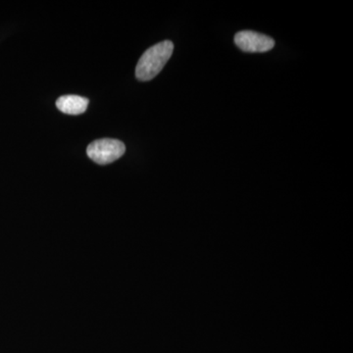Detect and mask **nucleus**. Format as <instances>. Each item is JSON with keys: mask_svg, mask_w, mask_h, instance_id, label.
<instances>
[{"mask_svg": "<svg viewBox=\"0 0 353 353\" xmlns=\"http://www.w3.org/2000/svg\"><path fill=\"white\" fill-rule=\"evenodd\" d=\"M173 51L174 44L170 41H161L148 48L137 64V79L148 82L155 78L169 61Z\"/></svg>", "mask_w": 353, "mask_h": 353, "instance_id": "obj_1", "label": "nucleus"}, {"mask_svg": "<svg viewBox=\"0 0 353 353\" xmlns=\"http://www.w3.org/2000/svg\"><path fill=\"white\" fill-rule=\"evenodd\" d=\"M126 152V146L118 139H101L92 141L87 148L88 157L99 165H108L119 159Z\"/></svg>", "mask_w": 353, "mask_h": 353, "instance_id": "obj_2", "label": "nucleus"}, {"mask_svg": "<svg viewBox=\"0 0 353 353\" xmlns=\"http://www.w3.org/2000/svg\"><path fill=\"white\" fill-rule=\"evenodd\" d=\"M234 43L245 52H267L273 50L275 41L266 34L253 31L239 32L234 36Z\"/></svg>", "mask_w": 353, "mask_h": 353, "instance_id": "obj_3", "label": "nucleus"}, {"mask_svg": "<svg viewBox=\"0 0 353 353\" xmlns=\"http://www.w3.org/2000/svg\"><path fill=\"white\" fill-rule=\"evenodd\" d=\"M57 108L68 115H80L85 112L88 106V99L79 95H63L57 101Z\"/></svg>", "mask_w": 353, "mask_h": 353, "instance_id": "obj_4", "label": "nucleus"}]
</instances>
